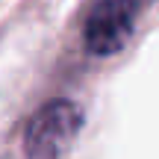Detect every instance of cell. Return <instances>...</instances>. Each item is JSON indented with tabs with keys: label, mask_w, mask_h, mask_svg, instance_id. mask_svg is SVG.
Segmentation results:
<instances>
[{
	"label": "cell",
	"mask_w": 159,
	"mask_h": 159,
	"mask_svg": "<svg viewBox=\"0 0 159 159\" xmlns=\"http://www.w3.org/2000/svg\"><path fill=\"white\" fill-rule=\"evenodd\" d=\"M83 127V109L74 100H50L35 109L24 127V148L33 159H56Z\"/></svg>",
	"instance_id": "cell-1"
},
{
	"label": "cell",
	"mask_w": 159,
	"mask_h": 159,
	"mask_svg": "<svg viewBox=\"0 0 159 159\" xmlns=\"http://www.w3.org/2000/svg\"><path fill=\"white\" fill-rule=\"evenodd\" d=\"M139 0H94L83 18V47L91 56H112L130 41Z\"/></svg>",
	"instance_id": "cell-2"
}]
</instances>
